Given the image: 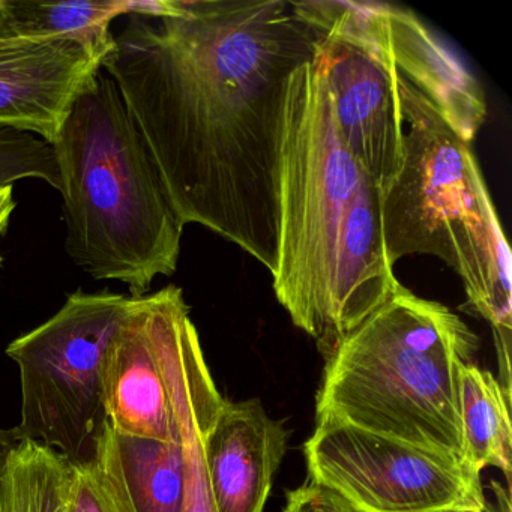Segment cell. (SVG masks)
Here are the masks:
<instances>
[{
	"mask_svg": "<svg viewBox=\"0 0 512 512\" xmlns=\"http://www.w3.org/2000/svg\"><path fill=\"white\" fill-rule=\"evenodd\" d=\"M113 38L101 71L176 217L274 274L287 85L316 53L296 2L173 0L167 16H127Z\"/></svg>",
	"mask_w": 512,
	"mask_h": 512,
	"instance_id": "6da1fadb",
	"label": "cell"
},
{
	"mask_svg": "<svg viewBox=\"0 0 512 512\" xmlns=\"http://www.w3.org/2000/svg\"><path fill=\"white\" fill-rule=\"evenodd\" d=\"M380 202V188L338 134L316 52L287 85L272 277L281 307L325 359L400 286Z\"/></svg>",
	"mask_w": 512,
	"mask_h": 512,
	"instance_id": "7a4b0ae2",
	"label": "cell"
},
{
	"mask_svg": "<svg viewBox=\"0 0 512 512\" xmlns=\"http://www.w3.org/2000/svg\"><path fill=\"white\" fill-rule=\"evenodd\" d=\"M74 265L143 298L178 269L184 224L176 217L142 134L101 71L74 101L53 143Z\"/></svg>",
	"mask_w": 512,
	"mask_h": 512,
	"instance_id": "3957f363",
	"label": "cell"
},
{
	"mask_svg": "<svg viewBox=\"0 0 512 512\" xmlns=\"http://www.w3.org/2000/svg\"><path fill=\"white\" fill-rule=\"evenodd\" d=\"M397 73V70H395ZM403 163L382 191L386 257L442 259L457 272L473 310L493 329L500 386L511 397V251L472 151L439 110L397 73Z\"/></svg>",
	"mask_w": 512,
	"mask_h": 512,
	"instance_id": "277c9868",
	"label": "cell"
},
{
	"mask_svg": "<svg viewBox=\"0 0 512 512\" xmlns=\"http://www.w3.org/2000/svg\"><path fill=\"white\" fill-rule=\"evenodd\" d=\"M479 340L404 286L325 359L316 422L334 421L461 460L460 373Z\"/></svg>",
	"mask_w": 512,
	"mask_h": 512,
	"instance_id": "5b68a950",
	"label": "cell"
},
{
	"mask_svg": "<svg viewBox=\"0 0 512 512\" xmlns=\"http://www.w3.org/2000/svg\"><path fill=\"white\" fill-rule=\"evenodd\" d=\"M137 301L109 290H76L55 316L8 346L22 386L17 439L47 446L71 466L94 460L109 427L104 355Z\"/></svg>",
	"mask_w": 512,
	"mask_h": 512,
	"instance_id": "8992f818",
	"label": "cell"
},
{
	"mask_svg": "<svg viewBox=\"0 0 512 512\" xmlns=\"http://www.w3.org/2000/svg\"><path fill=\"white\" fill-rule=\"evenodd\" d=\"M296 5L322 59L338 134L382 194L403 163L397 73L382 4Z\"/></svg>",
	"mask_w": 512,
	"mask_h": 512,
	"instance_id": "52a82bcc",
	"label": "cell"
},
{
	"mask_svg": "<svg viewBox=\"0 0 512 512\" xmlns=\"http://www.w3.org/2000/svg\"><path fill=\"white\" fill-rule=\"evenodd\" d=\"M310 482L355 512H485L481 475L457 458L343 422L317 421L304 445Z\"/></svg>",
	"mask_w": 512,
	"mask_h": 512,
	"instance_id": "ba28073f",
	"label": "cell"
},
{
	"mask_svg": "<svg viewBox=\"0 0 512 512\" xmlns=\"http://www.w3.org/2000/svg\"><path fill=\"white\" fill-rule=\"evenodd\" d=\"M146 322L166 383L184 473L182 512H217L209 482L208 434L224 397L203 355L199 334L178 286L145 296Z\"/></svg>",
	"mask_w": 512,
	"mask_h": 512,
	"instance_id": "9c48e42d",
	"label": "cell"
},
{
	"mask_svg": "<svg viewBox=\"0 0 512 512\" xmlns=\"http://www.w3.org/2000/svg\"><path fill=\"white\" fill-rule=\"evenodd\" d=\"M101 73V58L73 40L17 32L0 16V127L53 145L74 101Z\"/></svg>",
	"mask_w": 512,
	"mask_h": 512,
	"instance_id": "30bf717a",
	"label": "cell"
},
{
	"mask_svg": "<svg viewBox=\"0 0 512 512\" xmlns=\"http://www.w3.org/2000/svg\"><path fill=\"white\" fill-rule=\"evenodd\" d=\"M289 433L260 400L224 398L208 434L209 482L217 512H263Z\"/></svg>",
	"mask_w": 512,
	"mask_h": 512,
	"instance_id": "8fae6325",
	"label": "cell"
},
{
	"mask_svg": "<svg viewBox=\"0 0 512 512\" xmlns=\"http://www.w3.org/2000/svg\"><path fill=\"white\" fill-rule=\"evenodd\" d=\"M101 380L104 409L116 433L160 442L176 439L169 394L146 322L145 296L110 341Z\"/></svg>",
	"mask_w": 512,
	"mask_h": 512,
	"instance_id": "7c38bea8",
	"label": "cell"
},
{
	"mask_svg": "<svg viewBox=\"0 0 512 512\" xmlns=\"http://www.w3.org/2000/svg\"><path fill=\"white\" fill-rule=\"evenodd\" d=\"M395 70L439 110L452 130L472 143L487 119V100L478 80L416 16L382 4Z\"/></svg>",
	"mask_w": 512,
	"mask_h": 512,
	"instance_id": "4fadbf2b",
	"label": "cell"
},
{
	"mask_svg": "<svg viewBox=\"0 0 512 512\" xmlns=\"http://www.w3.org/2000/svg\"><path fill=\"white\" fill-rule=\"evenodd\" d=\"M461 460L472 472L481 475L487 467L512 472L511 398L499 380L488 370L475 364L466 365L460 373Z\"/></svg>",
	"mask_w": 512,
	"mask_h": 512,
	"instance_id": "5bb4252c",
	"label": "cell"
},
{
	"mask_svg": "<svg viewBox=\"0 0 512 512\" xmlns=\"http://www.w3.org/2000/svg\"><path fill=\"white\" fill-rule=\"evenodd\" d=\"M8 19L20 34L65 38L103 59L112 52V25L127 14V0H71V2H23L5 0Z\"/></svg>",
	"mask_w": 512,
	"mask_h": 512,
	"instance_id": "9a60e30c",
	"label": "cell"
},
{
	"mask_svg": "<svg viewBox=\"0 0 512 512\" xmlns=\"http://www.w3.org/2000/svg\"><path fill=\"white\" fill-rule=\"evenodd\" d=\"M71 482L67 458L19 440L0 473V512H70Z\"/></svg>",
	"mask_w": 512,
	"mask_h": 512,
	"instance_id": "2e32d148",
	"label": "cell"
},
{
	"mask_svg": "<svg viewBox=\"0 0 512 512\" xmlns=\"http://www.w3.org/2000/svg\"><path fill=\"white\" fill-rule=\"evenodd\" d=\"M115 440L122 475L136 511L182 512L184 473L178 439L160 442L115 431Z\"/></svg>",
	"mask_w": 512,
	"mask_h": 512,
	"instance_id": "e0dca14e",
	"label": "cell"
},
{
	"mask_svg": "<svg viewBox=\"0 0 512 512\" xmlns=\"http://www.w3.org/2000/svg\"><path fill=\"white\" fill-rule=\"evenodd\" d=\"M70 512H137L122 475L110 422L94 460L73 466Z\"/></svg>",
	"mask_w": 512,
	"mask_h": 512,
	"instance_id": "ac0fdd59",
	"label": "cell"
},
{
	"mask_svg": "<svg viewBox=\"0 0 512 512\" xmlns=\"http://www.w3.org/2000/svg\"><path fill=\"white\" fill-rule=\"evenodd\" d=\"M26 179L44 181L61 191L55 149L35 134L0 127V187Z\"/></svg>",
	"mask_w": 512,
	"mask_h": 512,
	"instance_id": "d6986e66",
	"label": "cell"
},
{
	"mask_svg": "<svg viewBox=\"0 0 512 512\" xmlns=\"http://www.w3.org/2000/svg\"><path fill=\"white\" fill-rule=\"evenodd\" d=\"M284 512H355L334 491L308 482L296 490L287 491Z\"/></svg>",
	"mask_w": 512,
	"mask_h": 512,
	"instance_id": "ffe728a7",
	"label": "cell"
},
{
	"mask_svg": "<svg viewBox=\"0 0 512 512\" xmlns=\"http://www.w3.org/2000/svg\"><path fill=\"white\" fill-rule=\"evenodd\" d=\"M17 203L14 199V185L0 187V235L7 232L11 215L16 211ZM4 266V257L0 256V268Z\"/></svg>",
	"mask_w": 512,
	"mask_h": 512,
	"instance_id": "44dd1931",
	"label": "cell"
},
{
	"mask_svg": "<svg viewBox=\"0 0 512 512\" xmlns=\"http://www.w3.org/2000/svg\"><path fill=\"white\" fill-rule=\"evenodd\" d=\"M19 442L17 439L16 430H0V473L4 469L5 460H7L8 454L11 449L16 446Z\"/></svg>",
	"mask_w": 512,
	"mask_h": 512,
	"instance_id": "7402d4cb",
	"label": "cell"
},
{
	"mask_svg": "<svg viewBox=\"0 0 512 512\" xmlns=\"http://www.w3.org/2000/svg\"><path fill=\"white\" fill-rule=\"evenodd\" d=\"M4 13V0H0V16Z\"/></svg>",
	"mask_w": 512,
	"mask_h": 512,
	"instance_id": "603a6c76",
	"label": "cell"
},
{
	"mask_svg": "<svg viewBox=\"0 0 512 512\" xmlns=\"http://www.w3.org/2000/svg\"><path fill=\"white\" fill-rule=\"evenodd\" d=\"M497 512H509V511H506V509H500V511H497Z\"/></svg>",
	"mask_w": 512,
	"mask_h": 512,
	"instance_id": "cb8c5ba5",
	"label": "cell"
}]
</instances>
